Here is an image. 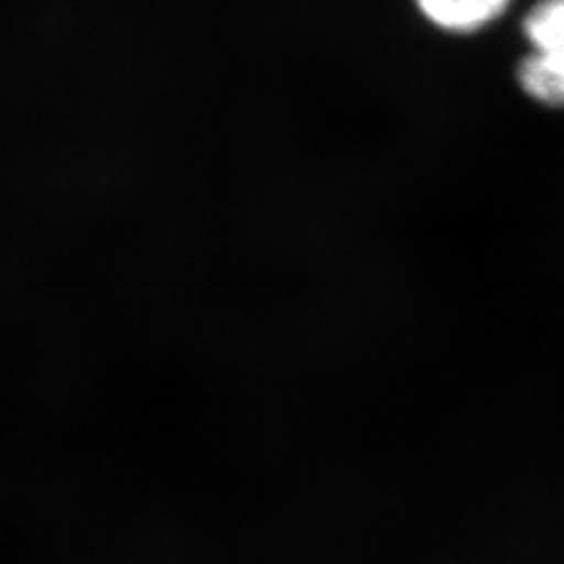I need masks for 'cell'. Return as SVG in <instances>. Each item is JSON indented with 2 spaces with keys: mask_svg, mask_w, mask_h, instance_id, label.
Masks as SVG:
<instances>
[{
  "mask_svg": "<svg viewBox=\"0 0 564 564\" xmlns=\"http://www.w3.org/2000/svg\"><path fill=\"white\" fill-rule=\"evenodd\" d=\"M513 0H416L423 20L452 35H470L487 29Z\"/></svg>",
  "mask_w": 564,
  "mask_h": 564,
  "instance_id": "obj_2",
  "label": "cell"
},
{
  "mask_svg": "<svg viewBox=\"0 0 564 564\" xmlns=\"http://www.w3.org/2000/svg\"><path fill=\"white\" fill-rule=\"evenodd\" d=\"M529 50L516 66L520 93L545 111L564 113V0H539L524 14Z\"/></svg>",
  "mask_w": 564,
  "mask_h": 564,
  "instance_id": "obj_1",
  "label": "cell"
}]
</instances>
